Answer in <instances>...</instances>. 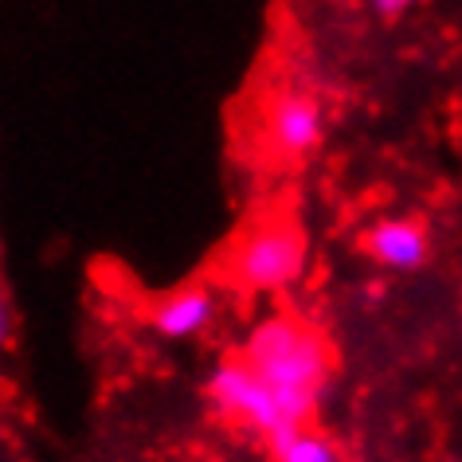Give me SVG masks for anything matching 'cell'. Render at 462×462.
<instances>
[{
    "label": "cell",
    "instance_id": "obj_1",
    "mask_svg": "<svg viewBox=\"0 0 462 462\" xmlns=\"http://www.w3.org/2000/svg\"><path fill=\"white\" fill-rule=\"evenodd\" d=\"M244 361L267 380L271 392L282 400L294 427L306 431V420L318 408V396L329 380V349L306 321L291 314L263 318L244 345Z\"/></svg>",
    "mask_w": 462,
    "mask_h": 462
},
{
    "label": "cell",
    "instance_id": "obj_2",
    "mask_svg": "<svg viewBox=\"0 0 462 462\" xmlns=\"http://www.w3.org/2000/svg\"><path fill=\"white\" fill-rule=\"evenodd\" d=\"M306 259V231L294 227L291 219H271V224H259L236 239V247L227 255V279L244 286V291L274 294L302 279Z\"/></svg>",
    "mask_w": 462,
    "mask_h": 462
},
{
    "label": "cell",
    "instance_id": "obj_3",
    "mask_svg": "<svg viewBox=\"0 0 462 462\" xmlns=\"http://www.w3.org/2000/svg\"><path fill=\"white\" fill-rule=\"evenodd\" d=\"M204 396L212 400V408L219 415L244 423L251 435L267 439L271 450L302 431V427H294V420L286 415L282 400L271 392V384L244 361V356H224V361L208 373Z\"/></svg>",
    "mask_w": 462,
    "mask_h": 462
},
{
    "label": "cell",
    "instance_id": "obj_4",
    "mask_svg": "<svg viewBox=\"0 0 462 462\" xmlns=\"http://www.w3.org/2000/svg\"><path fill=\"white\" fill-rule=\"evenodd\" d=\"M263 137L282 161H306L326 142V110L306 90H279L263 110Z\"/></svg>",
    "mask_w": 462,
    "mask_h": 462
},
{
    "label": "cell",
    "instance_id": "obj_5",
    "mask_svg": "<svg viewBox=\"0 0 462 462\" xmlns=\"http://www.w3.org/2000/svg\"><path fill=\"white\" fill-rule=\"evenodd\" d=\"M361 251L376 267L415 274L431 259V231L415 216H380L361 231Z\"/></svg>",
    "mask_w": 462,
    "mask_h": 462
},
{
    "label": "cell",
    "instance_id": "obj_6",
    "mask_svg": "<svg viewBox=\"0 0 462 462\" xmlns=\"http://www.w3.org/2000/svg\"><path fill=\"white\" fill-rule=\"evenodd\" d=\"M219 318V294L204 282H189L177 291L161 294L145 310V326L161 341H192L204 329H212Z\"/></svg>",
    "mask_w": 462,
    "mask_h": 462
},
{
    "label": "cell",
    "instance_id": "obj_7",
    "mask_svg": "<svg viewBox=\"0 0 462 462\" xmlns=\"http://www.w3.org/2000/svg\"><path fill=\"white\" fill-rule=\"evenodd\" d=\"M274 462H341V450L333 447L329 435L306 427V431H298L274 447Z\"/></svg>",
    "mask_w": 462,
    "mask_h": 462
},
{
    "label": "cell",
    "instance_id": "obj_8",
    "mask_svg": "<svg viewBox=\"0 0 462 462\" xmlns=\"http://www.w3.org/2000/svg\"><path fill=\"white\" fill-rule=\"evenodd\" d=\"M368 13L380 16L384 24H392V20L408 16V13H411V5H408V0H373V5H368Z\"/></svg>",
    "mask_w": 462,
    "mask_h": 462
},
{
    "label": "cell",
    "instance_id": "obj_9",
    "mask_svg": "<svg viewBox=\"0 0 462 462\" xmlns=\"http://www.w3.org/2000/svg\"><path fill=\"white\" fill-rule=\"evenodd\" d=\"M13 306H8V298H5V291H0V349H5L8 341H13Z\"/></svg>",
    "mask_w": 462,
    "mask_h": 462
},
{
    "label": "cell",
    "instance_id": "obj_10",
    "mask_svg": "<svg viewBox=\"0 0 462 462\" xmlns=\"http://www.w3.org/2000/svg\"><path fill=\"white\" fill-rule=\"evenodd\" d=\"M443 462H462V458H443Z\"/></svg>",
    "mask_w": 462,
    "mask_h": 462
}]
</instances>
